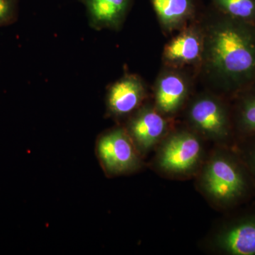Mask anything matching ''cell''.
Masks as SVG:
<instances>
[{"mask_svg":"<svg viewBox=\"0 0 255 255\" xmlns=\"http://www.w3.org/2000/svg\"><path fill=\"white\" fill-rule=\"evenodd\" d=\"M202 63L234 97L255 81V25L222 15L204 33Z\"/></svg>","mask_w":255,"mask_h":255,"instance_id":"1","label":"cell"},{"mask_svg":"<svg viewBox=\"0 0 255 255\" xmlns=\"http://www.w3.org/2000/svg\"><path fill=\"white\" fill-rule=\"evenodd\" d=\"M206 194L224 209L235 210L255 196V184L236 147H226L212 157L203 171Z\"/></svg>","mask_w":255,"mask_h":255,"instance_id":"2","label":"cell"},{"mask_svg":"<svg viewBox=\"0 0 255 255\" xmlns=\"http://www.w3.org/2000/svg\"><path fill=\"white\" fill-rule=\"evenodd\" d=\"M189 115L194 127L206 136L236 147L232 113L221 100L210 96L199 97L191 105Z\"/></svg>","mask_w":255,"mask_h":255,"instance_id":"3","label":"cell"},{"mask_svg":"<svg viewBox=\"0 0 255 255\" xmlns=\"http://www.w3.org/2000/svg\"><path fill=\"white\" fill-rule=\"evenodd\" d=\"M217 248L231 255H255V206L238 211L217 235Z\"/></svg>","mask_w":255,"mask_h":255,"instance_id":"4","label":"cell"},{"mask_svg":"<svg viewBox=\"0 0 255 255\" xmlns=\"http://www.w3.org/2000/svg\"><path fill=\"white\" fill-rule=\"evenodd\" d=\"M97 152L109 173L129 172L138 164L134 142L124 129H114L102 135L97 145Z\"/></svg>","mask_w":255,"mask_h":255,"instance_id":"5","label":"cell"},{"mask_svg":"<svg viewBox=\"0 0 255 255\" xmlns=\"http://www.w3.org/2000/svg\"><path fill=\"white\" fill-rule=\"evenodd\" d=\"M201 155V144L196 135L180 132L166 140L159 155V164L166 172L182 174L196 167Z\"/></svg>","mask_w":255,"mask_h":255,"instance_id":"6","label":"cell"},{"mask_svg":"<svg viewBox=\"0 0 255 255\" xmlns=\"http://www.w3.org/2000/svg\"><path fill=\"white\" fill-rule=\"evenodd\" d=\"M204 33L196 26L183 28L164 48V63L179 68L202 63Z\"/></svg>","mask_w":255,"mask_h":255,"instance_id":"7","label":"cell"},{"mask_svg":"<svg viewBox=\"0 0 255 255\" xmlns=\"http://www.w3.org/2000/svg\"><path fill=\"white\" fill-rule=\"evenodd\" d=\"M145 97V89L140 78L136 75H127L110 87L107 106L111 113L122 117L138 108Z\"/></svg>","mask_w":255,"mask_h":255,"instance_id":"8","label":"cell"},{"mask_svg":"<svg viewBox=\"0 0 255 255\" xmlns=\"http://www.w3.org/2000/svg\"><path fill=\"white\" fill-rule=\"evenodd\" d=\"M167 128V122L158 110L145 108L130 120L128 133L137 148L147 151L163 136Z\"/></svg>","mask_w":255,"mask_h":255,"instance_id":"9","label":"cell"},{"mask_svg":"<svg viewBox=\"0 0 255 255\" xmlns=\"http://www.w3.org/2000/svg\"><path fill=\"white\" fill-rule=\"evenodd\" d=\"M189 86L186 79L174 71L161 75L155 87V102L161 114H172L180 108L187 97Z\"/></svg>","mask_w":255,"mask_h":255,"instance_id":"10","label":"cell"},{"mask_svg":"<svg viewBox=\"0 0 255 255\" xmlns=\"http://www.w3.org/2000/svg\"><path fill=\"white\" fill-rule=\"evenodd\" d=\"M86 7L90 25L96 29H118L131 0H80Z\"/></svg>","mask_w":255,"mask_h":255,"instance_id":"11","label":"cell"},{"mask_svg":"<svg viewBox=\"0 0 255 255\" xmlns=\"http://www.w3.org/2000/svg\"><path fill=\"white\" fill-rule=\"evenodd\" d=\"M233 97L236 102L231 113L238 143L255 136V81Z\"/></svg>","mask_w":255,"mask_h":255,"instance_id":"12","label":"cell"},{"mask_svg":"<svg viewBox=\"0 0 255 255\" xmlns=\"http://www.w3.org/2000/svg\"><path fill=\"white\" fill-rule=\"evenodd\" d=\"M159 22L172 31L184 28L194 14L192 0H151Z\"/></svg>","mask_w":255,"mask_h":255,"instance_id":"13","label":"cell"},{"mask_svg":"<svg viewBox=\"0 0 255 255\" xmlns=\"http://www.w3.org/2000/svg\"><path fill=\"white\" fill-rule=\"evenodd\" d=\"M223 16L255 25V0H211Z\"/></svg>","mask_w":255,"mask_h":255,"instance_id":"14","label":"cell"},{"mask_svg":"<svg viewBox=\"0 0 255 255\" xmlns=\"http://www.w3.org/2000/svg\"><path fill=\"white\" fill-rule=\"evenodd\" d=\"M236 148L249 169L255 184V136L238 142Z\"/></svg>","mask_w":255,"mask_h":255,"instance_id":"15","label":"cell"},{"mask_svg":"<svg viewBox=\"0 0 255 255\" xmlns=\"http://www.w3.org/2000/svg\"><path fill=\"white\" fill-rule=\"evenodd\" d=\"M18 0H0V26L9 24L15 19Z\"/></svg>","mask_w":255,"mask_h":255,"instance_id":"16","label":"cell"}]
</instances>
